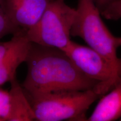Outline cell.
Returning a JSON list of instances; mask_svg holds the SVG:
<instances>
[{
    "mask_svg": "<svg viewBox=\"0 0 121 121\" xmlns=\"http://www.w3.org/2000/svg\"><path fill=\"white\" fill-rule=\"evenodd\" d=\"M22 84L25 93L93 89L97 81L82 73L62 50L31 43Z\"/></svg>",
    "mask_w": 121,
    "mask_h": 121,
    "instance_id": "6da1fadb",
    "label": "cell"
},
{
    "mask_svg": "<svg viewBox=\"0 0 121 121\" xmlns=\"http://www.w3.org/2000/svg\"><path fill=\"white\" fill-rule=\"evenodd\" d=\"M25 93L38 121H86L87 110L100 97L93 89Z\"/></svg>",
    "mask_w": 121,
    "mask_h": 121,
    "instance_id": "7a4b0ae2",
    "label": "cell"
},
{
    "mask_svg": "<svg viewBox=\"0 0 121 121\" xmlns=\"http://www.w3.org/2000/svg\"><path fill=\"white\" fill-rule=\"evenodd\" d=\"M76 15L71 35L80 37L107 60L119 63L117 37L110 33L101 17V13L93 0H78Z\"/></svg>",
    "mask_w": 121,
    "mask_h": 121,
    "instance_id": "3957f363",
    "label": "cell"
},
{
    "mask_svg": "<svg viewBox=\"0 0 121 121\" xmlns=\"http://www.w3.org/2000/svg\"><path fill=\"white\" fill-rule=\"evenodd\" d=\"M76 9L64 0H53L35 26L26 31L31 43L63 50L71 40Z\"/></svg>",
    "mask_w": 121,
    "mask_h": 121,
    "instance_id": "277c9868",
    "label": "cell"
},
{
    "mask_svg": "<svg viewBox=\"0 0 121 121\" xmlns=\"http://www.w3.org/2000/svg\"><path fill=\"white\" fill-rule=\"evenodd\" d=\"M63 51L83 73L97 81L93 90L100 97L121 82V61L112 62L89 47L72 40Z\"/></svg>",
    "mask_w": 121,
    "mask_h": 121,
    "instance_id": "5b68a950",
    "label": "cell"
},
{
    "mask_svg": "<svg viewBox=\"0 0 121 121\" xmlns=\"http://www.w3.org/2000/svg\"><path fill=\"white\" fill-rule=\"evenodd\" d=\"M31 44L26 32L17 33L9 41L0 42V86L16 78V71L26 61Z\"/></svg>",
    "mask_w": 121,
    "mask_h": 121,
    "instance_id": "8992f818",
    "label": "cell"
},
{
    "mask_svg": "<svg viewBox=\"0 0 121 121\" xmlns=\"http://www.w3.org/2000/svg\"><path fill=\"white\" fill-rule=\"evenodd\" d=\"M9 15L19 32L37 24L53 0H4Z\"/></svg>",
    "mask_w": 121,
    "mask_h": 121,
    "instance_id": "52a82bcc",
    "label": "cell"
},
{
    "mask_svg": "<svg viewBox=\"0 0 121 121\" xmlns=\"http://www.w3.org/2000/svg\"><path fill=\"white\" fill-rule=\"evenodd\" d=\"M121 118V82L101 96L87 120L113 121Z\"/></svg>",
    "mask_w": 121,
    "mask_h": 121,
    "instance_id": "ba28073f",
    "label": "cell"
},
{
    "mask_svg": "<svg viewBox=\"0 0 121 121\" xmlns=\"http://www.w3.org/2000/svg\"><path fill=\"white\" fill-rule=\"evenodd\" d=\"M10 94V114L8 121H35L33 108L22 85L16 78L12 80Z\"/></svg>",
    "mask_w": 121,
    "mask_h": 121,
    "instance_id": "9c48e42d",
    "label": "cell"
},
{
    "mask_svg": "<svg viewBox=\"0 0 121 121\" xmlns=\"http://www.w3.org/2000/svg\"><path fill=\"white\" fill-rule=\"evenodd\" d=\"M19 33L12 22L4 0H0V39L9 34Z\"/></svg>",
    "mask_w": 121,
    "mask_h": 121,
    "instance_id": "30bf717a",
    "label": "cell"
},
{
    "mask_svg": "<svg viewBox=\"0 0 121 121\" xmlns=\"http://www.w3.org/2000/svg\"><path fill=\"white\" fill-rule=\"evenodd\" d=\"M105 19L117 20L121 19V0H113L99 9Z\"/></svg>",
    "mask_w": 121,
    "mask_h": 121,
    "instance_id": "8fae6325",
    "label": "cell"
},
{
    "mask_svg": "<svg viewBox=\"0 0 121 121\" xmlns=\"http://www.w3.org/2000/svg\"><path fill=\"white\" fill-rule=\"evenodd\" d=\"M10 109L9 91L0 89V121H8Z\"/></svg>",
    "mask_w": 121,
    "mask_h": 121,
    "instance_id": "7c38bea8",
    "label": "cell"
},
{
    "mask_svg": "<svg viewBox=\"0 0 121 121\" xmlns=\"http://www.w3.org/2000/svg\"><path fill=\"white\" fill-rule=\"evenodd\" d=\"M98 9L103 6L105 4L111 2L113 0H93Z\"/></svg>",
    "mask_w": 121,
    "mask_h": 121,
    "instance_id": "4fadbf2b",
    "label": "cell"
},
{
    "mask_svg": "<svg viewBox=\"0 0 121 121\" xmlns=\"http://www.w3.org/2000/svg\"><path fill=\"white\" fill-rule=\"evenodd\" d=\"M117 43L118 47L121 46V37H117Z\"/></svg>",
    "mask_w": 121,
    "mask_h": 121,
    "instance_id": "5bb4252c",
    "label": "cell"
}]
</instances>
